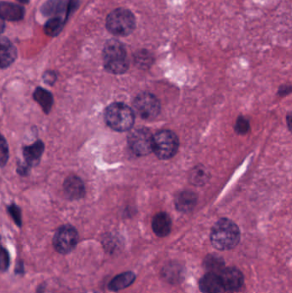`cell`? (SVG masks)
I'll list each match as a JSON object with an SVG mask.
<instances>
[{"instance_id":"cell-1","label":"cell","mask_w":292,"mask_h":293,"mask_svg":"<svg viewBox=\"0 0 292 293\" xmlns=\"http://www.w3.org/2000/svg\"><path fill=\"white\" fill-rule=\"evenodd\" d=\"M240 230L227 218H222L215 224L211 231V243L219 250H229L238 245L240 241Z\"/></svg>"},{"instance_id":"cell-2","label":"cell","mask_w":292,"mask_h":293,"mask_svg":"<svg viewBox=\"0 0 292 293\" xmlns=\"http://www.w3.org/2000/svg\"><path fill=\"white\" fill-rule=\"evenodd\" d=\"M103 61L106 70L112 74H123L129 69L126 50L124 45L116 40L106 42L103 49Z\"/></svg>"},{"instance_id":"cell-3","label":"cell","mask_w":292,"mask_h":293,"mask_svg":"<svg viewBox=\"0 0 292 293\" xmlns=\"http://www.w3.org/2000/svg\"><path fill=\"white\" fill-rule=\"evenodd\" d=\"M105 119L112 130L120 132L130 130L134 123V112L124 103L110 105L105 112Z\"/></svg>"},{"instance_id":"cell-4","label":"cell","mask_w":292,"mask_h":293,"mask_svg":"<svg viewBox=\"0 0 292 293\" xmlns=\"http://www.w3.org/2000/svg\"><path fill=\"white\" fill-rule=\"evenodd\" d=\"M106 29L116 36L129 35L135 29V18L131 11L119 8L111 11L106 18Z\"/></svg>"},{"instance_id":"cell-5","label":"cell","mask_w":292,"mask_h":293,"mask_svg":"<svg viewBox=\"0 0 292 293\" xmlns=\"http://www.w3.org/2000/svg\"><path fill=\"white\" fill-rule=\"evenodd\" d=\"M179 148V138L171 130H161L153 135V152L161 160L172 158Z\"/></svg>"},{"instance_id":"cell-6","label":"cell","mask_w":292,"mask_h":293,"mask_svg":"<svg viewBox=\"0 0 292 293\" xmlns=\"http://www.w3.org/2000/svg\"><path fill=\"white\" fill-rule=\"evenodd\" d=\"M129 148L138 156L147 155L153 152V135L147 128H138L129 134Z\"/></svg>"},{"instance_id":"cell-7","label":"cell","mask_w":292,"mask_h":293,"mask_svg":"<svg viewBox=\"0 0 292 293\" xmlns=\"http://www.w3.org/2000/svg\"><path fill=\"white\" fill-rule=\"evenodd\" d=\"M137 114L143 120H153L161 112V103L155 96L150 93H142L137 96L134 102Z\"/></svg>"},{"instance_id":"cell-8","label":"cell","mask_w":292,"mask_h":293,"mask_svg":"<svg viewBox=\"0 0 292 293\" xmlns=\"http://www.w3.org/2000/svg\"><path fill=\"white\" fill-rule=\"evenodd\" d=\"M78 242V233L73 226H63L57 230L53 238V245L57 252L67 254L75 249Z\"/></svg>"},{"instance_id":"cell-9","label":"cell","mask_w":292,"mask_h":293,"mask_svg":"<svg viewBox=\"0 0 292 293\" xmlns=\"http://www.w3.org/2000/svg\"><path fill=\"white\" fill-rule=\"evenodd\" d=\"M225 290L237 291L240 290L244 282V278L240 270L235 267L224 268L220 274Z\"/></svg>"},{"instance_id":"cell-10","label":"cell","mask_w":292,"mask_h":293,"mask_svg":"<svg viewBox=\"0 0 292 293\" xmlns=\"http://www.w3.org/2000/svg\"><path fill=\"white\" fill-rule=\"evenodd\" d=\"M199 286L202 293H224L225 290L220 275L215 272L206 274L200 280Z\"/></svg>"},{"instance_id":"cell-11","label":"cell","mask_w":292,"mask_h":293,"mask_svg":"<svg viewBox=\"0 0 292 293\" xmlns=\"http://www.w3.org/2000/svg\"><path fill=\"white\" fill-rule=\"evenodd\" d=\"M197 194L191 190H184L177 196L175 204L178 210L183 213H189L197 206Z\"/></svg>"},{"instance_id":"cell-12","label":"cell","mask_w":292,"mask_h":293,"mask_svg":"<svg viewBox=\"0 0 292 293\" xmlns=\"http://www.w3.org/2000/svg\"><path fill=\"white\" fill-rule=\"evenodd\" d=\"M65 194L68 198L72 200L80 199L83 198L85 193V187L82 179L76 176H70L65 180Z\"/></svg>"},{"instance_id":"cell-13","label":"cell","mask_w":292,"mask_h":293,"mask_svg":"<svg viewBox=\"0 0 292 293\" xmlns=\"http://www.w3.org/2000/svg\"><path fill=\"white\" fill-rule=\"evenodd\" d=\"M1 18L7 21H19L24 18L25 10L23 6L9 2H1Z\"/></svg>"},{"instance_id":"cell-14","label":"cell","mask_w":292,"mask_h":293,"mask_svg":"<svg viewBox=\"0 0 292 293\" xmlns=\"http://www.w3.org/2000/svg\"><path fill=\"white\" fill-rule=\"evenodd\" d=\"M152 228L157 236L161 238L167 236L171 228L170 216L166 213H157L152 221Z\"/></svg>"},{"instance_id":"cell-15","label":"cell","mask_w":292,"mask_h":293,"mask_svg":"<svg viewBox=\"0 0 292 293\" xmlns=\"http://www.w3.org/2000/svg\"><path fill=\"white\" fill-rule=\"evenodd\" d=\"M44 148V143L42 141H37L36 143L24 148V159L29 166H35L40 163Z\"/></svg>"},{"instance_id":"cell-16","label":"cell","mask_w":292,"mask_h":293,"mask_svg":"<svg viewBox=\"0 0 292 293\" xmlns=\"http://www.w3.org/2000/svg\"><path fill=\"white\" fill-rule=\"evenodd\" d=\"M16 57V47L9 41L7 38L3 37L1 39V51H0V58H1V67H8L15 61Z\"/></svg>"},{"instance_id":"cell-17","label":"cell","mask_w":292,"mask_h":293,"mask_svg":"<svg viewBox=\"0 0 292 293\" xmlns=\"http://www.w3.org/2000/svg\"><path fill=\"white\" fill-rule=\"evenodd\" d=\"M34 99L39 103L45 112L48 113L50 112L53 105V96L49 91L43 88H37L34 91Z\"/></svg>"},{"instance_id":"cell-18","label":"cell","mask_w":292,"mask_h":293,"mask_svg":"<svg viewBox=\"0 0 292 293\" xmlns=\"http://www.w3.org/2000/svg\"><path fill=\"white\" fill-rule=\"evenodd\" d=\"M210 172L204 166H194L189 174V181L193 185L202 186L209 181Z\"/></svg>"},{"instance_id":"cell-19","label":"cell","mask_w":292,"mask_h":293,"mask_svg":"<svg viewBox=\"0 0 292 293\" xmlns=\"http://www.w3.org/2000/svg\"><path fill=\"white\" fill-rule=\"evenodd\" d=\"M135 275L131 272H124L114 278L109 284V289L114 291L128 287L134 282Z\"/></svg>"},{"instance_id":"cell-20","label":"cell","mask_w":292,"mask_h":293,"mask_svg":"<svg viewBox=\"0 0 292 293\" xmlns=\"http://www.w3.org/2000/svg\"><path fill=\"white\" fill-rule=\"evenodd\" d=\"M224 261L215 255H209L205 259L204 266L209 272H215L220 275L224 269Z\"/></svg>"},{"instance_id":"cell-21","label":"cell","mask_w":292,"mask_h":293,"mask_svg":"<svg viewBox=\"0 0 292 293\" xmlns=\"http://www.w3.org/2000/svg\"><path fill=\"white\" fill-rule=\"evenodd\" d=\"M64 24L65 23L60 17L50 19L49 21H47V24H45V33L49 36H57L62 30Z\"/></svg>"},{"instance_id":"cell-22","label":"cell","mask_w":292,"mask_h":293,"mask_svg":"<svg viewBox=\"0 0 292 293\" xmlns=\"http://www.w3.org/2000/svg\"><path fill=\"white\" fill-rule=\"evenodd\" d=\"M250 129V125L248 120L243 116H239L237 119L235 125V131L239 134V135H244L246 133L248 132V130Z\"/></svg>"},{"instance_id":"cell-23","label":"cell","mask_w":292,"mask_h":293,"mask_svg":"<svg viewBox=\"0 0 292 293\" xmlns=\"http://www.w3.org/2000/svg\"><path fill=\"white\" fill-rule=\"evenodd\" d=\"M0 161H1V166L2 167L6 166V162L8 161L9 158V148L8 145L5 138H2L1 143H0Z\"/></svg>"},{"instance_id":"cell-24","label":"cell","mask_w":292,"mask_h":293,"mask_svg":"<svg viewBox=\"0 0 292 293\" xmlns=\"http://www.w3.org/2000/svg\"><path fill=\"white\" fill-rule=\"evenodd\" d=\"M9 213L11 214V217L13 218L14 221L16 222V225L19 226H22V216L21 210L18 207H16L15 204L10 206L8 208Z\"/></svg>"},{"instance_id":"cell-25","label":"cell","mask_w":292,"mask_h":293,"mask_svg":"<svg viewBox=\"0 0 292 293\" xmlns=\"http://www.w3.org/2000/svg\"><path fill=\"white\" fill-rule=\"evenodd\" d=\"M56 79H57V75L53 71H47L43 75V80L45 83L49 85H52L56 82Z\"/></svg>"},{"instance_id":"cell-26","label":"cell","mask_w":292,"mask_h":293,"mask_svg":"<svg viewBox=\"0 0 292 293\" xmlns=\"http://www.w3.org/2000/svg\"><path fill=\"white\" fill-rule=\"evenodd\" d=\"M135 61L140 65H149L151 61L150 56L149 54H145V52H143L138 55V57H135Z\"/></svg>"},{"instance_id":"cell-27","label":"cell","mask_w":292,"mask_h":293,"mask_svg":"<svg viewBox=\"0 0 292 293\" xmlns=\"http://www.w3.org/2000/svg\"><path fill=\"white\" fill-rule=\"evenodd\" d=\"M9 262H10V260H9L8 252L6 251V249H2V254H1V267H2L3 271L8 268Z\"/></svg>"},{"instance_id":"cell-28","label":"cell","mask_w":292,"mask_h":293,"mask_svg":"<svg viewBox=\"0 0 292 293\" xmlns=\"http://www.w3.org/2000/svg\"><path fill=\"white\" fill-rule=\"evenodd\" d=\"M290 93H292V86L289 85L281 86L278 91V93L280 96H285Z\"/></svg>"},{"instance_id":"cell-29","label":"cell","mask_w":292,"mask_h":293,"mask_svg":"<svg viewBox=\"0 0 292 293\" xmlns=\"http://www.w3.org/2000/svg\"><path fill=\"white\" fill-rule=\"evenodd\" d=\"M286 122L289 131L292 132V112H289L286 116Z\"/></svg>"},{"instance_id":"cell-30","label":"cell","mask_w":292,"mask_h":293,"mask_svg":"<svg viewBox=\"0 0 292 293\" xmlns=\"http://www.w3.org/2000/svg\"><path fill=\"white\" fill-rule=\"evenodd\" d=\"M18 1H20L21 3H24V4H27L28 3V2H29V0H18Z\"/></svg>"}]
</instances>
